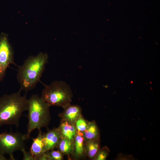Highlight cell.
Listing matches in <instances>:
<instances>
[{
	"label": "cell",
	"mask_w": 160,
	"mask_h": 160,
	"mask_svg": "<svg viewBox=\"0 0 160 160\" xmlns=\"http://www.w3.org/2000/svg\"><path fill=\"white\" fill-rule=\"evenodd\" d=\"M46 53L40 52L35 56L29 57L18 67L17 79L20 88L26 92L31 90L39 81L48 62Z\"/></svg>",
	"instance_id": "6da1fadb"
},
{
	"label": "cell",
	"mask_w": 160,
	"mask_h": 160,
	"mask_svg": "<svg viewBox=\"0 0 160 160\" xmlns=\"http://www.w3.org/2000/svg\"><path fill=\"white\" fill-rule=\"evenodd\" d=\"M21 91L0 97V126L14 125L17 127L20 117L27 110L28 99Z\"/></svg>",
	"instance_id": "7a4b0ae2"
},
{
	"label": "cell",
	"mask_w": 160,
	"mask_h": 160,
	"mask_svg": "<svg viewBox=\"0 0 160 160\" xmlns=\"http://www.w3.org/2000/svg\"><path fill=\"white\" fill-rule=\"evenodd\" d=\"M50 106L37 95H32L28 99L27 109L28 122L27 139H28L31 132L36 129L38 130L47 127L50 120L49 107Z\"/></svg>",
	"instance_id": "3957f363"
},
{
	"label": "cell",
	"mask_w": 160,
	"mask_h": 160,
	"mask_svg": "<svg viewBox=\"0 0 160 160\" xmlns=\"http://www.w3.org/2000/svg\"><path fill=\"white\" fill-rule=\"evenodd\" d=\"M73 93L69 86L62 81H55L46 85L41 97L50 106L63 108L70 104Z\"/></svg>",
	"instance_id": "277c9868"
},
{
	"label": "cell",
	"mask_w": 160,
	"mask_h": 160,
	"mask_svg": "<svg viewBox=\"0 0 160 160\" xmlns=\"http://www.w3.org/2000/svg\"><path fill=\"white\" fill-rule=\"evenodd\" d=\"M25 134L19 132H5L0 134V154L9 155L11 160H15L13 153L24 148Z\"/></svg>",
	"instance_id": "5b68a950"
},
{
	"label": "cell",
	"mask_w": 160,
	"mask_h": 160,
	"mask_svg": "<svg viewBox=\"0 0 160 160\" xmlns=\"http://www.w3.org/2000/svg\"><path fill=\"white\" fill-rule=\"evenodd\" d=\"M14 61V51L9 42L8 35L2 32L0 34V82L9 65H16Z\"/></svg>",
	"instance_id": "8992f818"
},
{
	"label": "cell",
	"mask_w": 160,
	"mask_h": 160,
	"mask_svg": "<svg viewBox=\"0 0 160 160\" xmlns=\"http://www.w3.org/2000/svg\"><path fill=\"white\" fill-rule=\"evenodd\" d=\"M42 140L45 152L56 148L62 138L58 128H54L46 133H42Z\"/></svg>",
	"instance_id": "52a82bcc"
},
{
	"label": "cell",
	"mask_w": 160,
	"mask_h": 160,
	"mask_svg": "<svg viewBox=\"0 0 160 160\" xmlns=\"http://www.w3.org/2000/svg\"><path fill=\"white\" fill-rule=\"evenodd\" d=\"M64 108V110L62 115L63 120L75 124L77 119L81 117V109L80 107L70 104Z\"/></svg>",
	"instance_id": "ba28073f"
},
{
	"label": "cell",
	"mask_w": 160,
	"mask_h": 160,
	"mask_svg": "<svg viewBox=\"0 0 160 160\" xmlns=\"http://www.w3.org/2000/svg\"><path fill=\"white\" fill-rule=\"evenodd\" d=\"M42 137V133L41 129H39L37 136L32 138L33 142L30 151L35 160H38V158L45 153Z\"/></svg>",
	"instance_id": "9c48e42d"
},
{
	"label": "cell",
	"mask_w": 160,
	"mask_h": 160,
	"mask_svg": "<svg viewBox=\"0 0 160 160\" xmlns=\"http://www.w3.org/2000/svg\"><path fill=\"white\" fill-rule=\"evenodd\" d=\"M58 128L62 137L67 138L73 142L77 132L75 124L63 120Z\"/></svg>",
	"instance_id": "30bf717a"
},
{
	"label": "cell",
	"mask_w": 160,
	"mask_h": 160,
	"mask_svg": "<svg viewBox=\"0 0 160 160\" xmlns=\"http://www.w3.org/2000/svg\"><path fill=\"white\" fill-rule=\"evenodd\" d=\"M84 140L86 141L99 139V132L96 123L94 121L88 123L86 130L83 132Z\"/></svg>",
	"instance_id": "8fae6325"
},
{
	"label": "cell",
	"mask_w": 160,
	"mask_h": 160,
	"mask_svg": "<svg viewBox=\"0 0 160 160\" xmlns=\"http://www.w3.org/2000/svg\"><path fill=\"white\" fill-rule=\"evenodd\" d=\"M82 132L77 131L73 142H74V152L77 157L82 156L84 153V139Z\"/></svg>",
	"instance_id": "7c38bea8"
},
{
	"label": "cell",
	"mask_w": 160,
	"mask_h": 160,
	"mask_svg": "<svg viewBox=\"0 0 160 160\" xmlns=\"http://www.w3.org/2000/svg\"><path fill=\"white\" fill-rule=\"evenodd\" d=\"M86 148L88 157L94 159L100 149L99 139H93L87 141Z\"/></svg>",
	"instance_id": "4fadbf2b"
},
{
	"label": "cell",
	"mask_w": 160,
	"mask_h": 160,
	"mask_svg": "<svg viewBox=\"0 0 160 160\" xmlns=\"http://www.w3.org/2000/svg\"><path fill=\"white\" fill-rule=\"evenodd\" d=\"M72 142L67 138L62 137L57 147L62 154L68 155L73 151Z\"/></svg>",
	"instance_id": "5bb4252c"
},
{
	"label": "cell",
	"mask_w": 160,
	"mask_h": 160,
	"mask_svg": "<svg viewBox=\"0 0 160 160\" xmlns=\"http://www.w3.org/2000/svg\"><path fill=\"white\" fill-rule=\"evenodd\" d=\"M88 123L81 117L76 121L75 125L77 132H83L86 129Z\"/></svg>",
	"instance_id": "9a60e30c"
},
{
	"label": "cell",
	"mask_w": 160,
	"mask_h": 160,
	"mask_svg": "<svg viewBox=\"0 0 160 160\" xmlns=\"http://www.w3.org/2000/svg\"><path fill=\"white\" fill-rule=\"evenodd\" d=\"M109 152V149L105 146L100 149L94 159L95 160H105L106 159Z\"/></svg>",
	"instance_id": "2e32d148"
},
{
	"label": "cell",
	"mask_w": 160,
	"mask_h": 160,
	"mask_svg": "<svg viewBox=\"0 0 160 160\" xmlns=\"http://www.w3.org/2000/svg\"><path fill=\"white\" fill-rule=\"evenodd\" d=\"M48 156V159L61 160L63 159L62 154L58 150H51L45 152Z\"/></svg>",
	"instance_id": "e0dca14e"
},
{
	"label": "cell",
	"mask_w": 160,
	"mask_h": 160,
	"mask_svg": "<svg viewBox=\"0 0 160 160\" xmlns=\"http://www.w3.org/2000/svg\"><path fill=\"white\" fill-rule=\"evenodd\" d=\"M21 151H22L23 154V160H35L30 151H27L25 148L23 149Z\"/></svg>",
	"instance_id": "ac0fdd59"
},
{
	"label": "cell",
	"mask_w": 160,
	"mask_h": 160,
	"mask_svg": "<svg viewBox=\"0 0 160 160\" xmlns=\"http://www.w3.org/2000/svg\"><path fill=\"white\" fill-rule=\"evenodd\" d=\"M7 160V159L4 156V155L0 154V160Z\"/></svg>",
	"instance_id": "d6986e66"
}]
</instances>
